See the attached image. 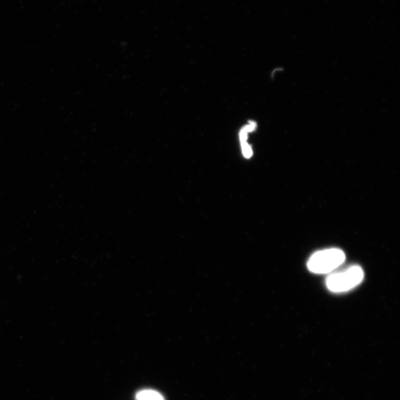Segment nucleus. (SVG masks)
<instances>
[{
    "label": "nucleus",
    "instance_id": "39448f33",
    "mask_svg": "<svg viewBox=\"0 0 400 400\" xmlns=\"http://www.w3.org/2000/svg\"><path fill=\"white\" fill-rule=\"evenodd\" d=\"M248 133V132L246 130V128L244 127V128L241 132V142H246Z\"/></svg>",
    "mask_w": 400,
    "mask_h": 400
},
{
    "label": "nucleus",
    "instance_id": "7ed1b4c3",
    "mask_svg": "<svg viewBox=\"0 0 400 400\" xmlns=\"http://www.w3.org/2000/svg\"><path fill=\"white\" fill-rule=\"evenodd\" d=\"M137 400H165L164 397L154 390H142L136 395Z\"/></svg>",
    "mask_w": 400,
    "mask_h": 400
},
{
    "label": "nucleus",
    "instance_id": "f03ea898",
    "mask_svg": "<svg viewBox=\"0 0 400 400\" xmlns=\"http://www.w3.org/2000/svg\"><path fill=\"white\" fill-rule=\"evenodd\" d=\"M364 272L358 265L333 273L326 280L327 287L335 293L348 292L362 283Z\"/></svg>",
    "mask_w": 400,
    "mask_h": 400
},
{
    "label": "nucleus",
    "instance_id": "20e7f679",
    "mask_svg": "<svg viewBox=\"0 0 400 400\" xmlns=\"http://www.w3.org/2000/svg\"><path fill=\"white\" fill-rule=\"evenodd\" d=\"M242 143V148L243 154L246 158H249L252 155V150L250 147V145L247 143V142H241Z\"/></svg>",
    "mask_w": 400,
    "mask_h": 400
},
{
    "label": "nucleus",
    "instance_id": "f257e3e1",
    "mask_svg": "<svg viewBox=\"0 0 400 400\" xmlns=\"http://www.w3.org/2000/svg\"><path fill=\"white\" fill-rule=\"evenodd\" d=\"M344 260V253L340 249H326L314 253L307 262V268L315 274H329L339 268Z\"/></svg>",
    "mask_w": 400,
    "mask_h": 400
}]
</instances>
